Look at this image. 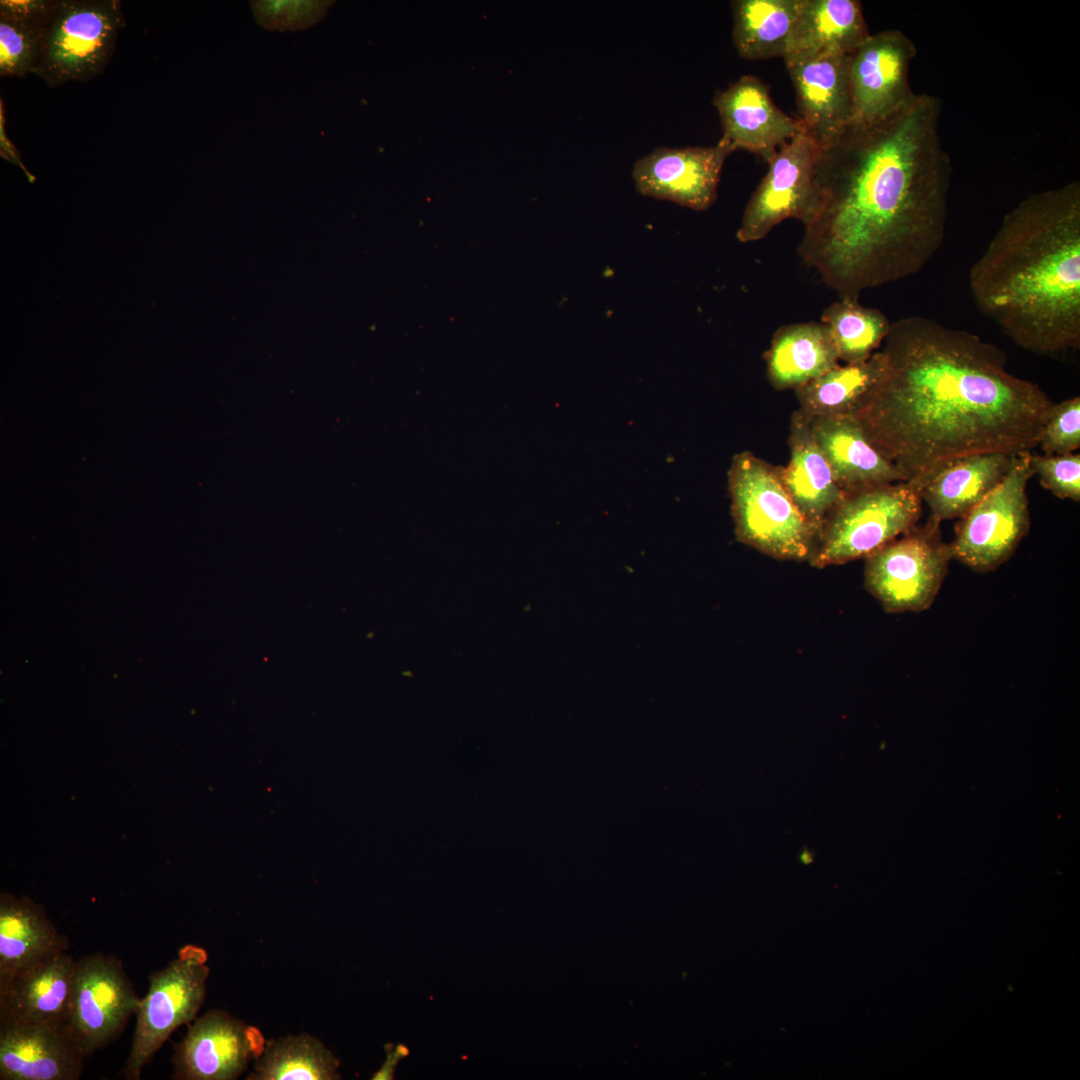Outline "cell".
<instances>
[{"label":"cell","mask_w":1080,"mask_h":1080,"mask_svg":"<svg viewBox=\"0 0 1080 1080\" xmlns=\"http://www.w3.org/2000/svg\"><path fill=\"white\" fill-rule=\"evenodd\" d=\"M59 0H1L0 18L30 26L48 27Z\"/></svg>","instance_id":"obj_33"},{"label":"cell","mask_w":1080,"mask_h":1080,"mask_svg":"<svg viewBox=\"0 0 1080 1080\" xmlns=\"http://www.w3.org/2000/svg\"><path fill=\"white\" fill-rule=\"evenodd\" d=\"M821 323L833 340L839 360L845 363L870 358L883 344L891 327L880 310L849 298H840L825 308Z\"/></svg>","instance_id":"obj_28"},{"label":"cell","mask_w":1080,"mask_h":1080,"mask_svg":"<svg viewBox=\"0 0 1080 1080\" xmlns=\"http://www.w3.org/2000/svg\"><path fill=\"white\" fill-rule=\"evenodd\" d=\"M880 350L858 363L837 365L797 388L799 411L813 416H853L866 401L881 376Z\"/></svg>","instance_id":"obj_25"},{"label":"cell","mask_w":1080,"mask_h":1080,"mask_svg":"<svg viewBox=\"0 0 1080 1080\" xmlns=\"http://www.w3.org/2000/svg\"><path fill=\"white\" fill-rule=\"evenodd\" d=\"M788 444L790 460L781 467L783 482L802 514L820 530L845 493L813 436L809 418L799 410L791 418Z\"/></svg>","instance_id":"obj_21"},{"label":"cell","mask_w":1080,"mask_h":1080,"mask_svg":"<svg viewBox=\"0 0 1080 1080\" xmlns=\"http://www.w3.org/2000/svg\"><path fill=\"white\" fill-rule=\"evenodd\" d=\"M712 102L721 121V140L733 151L743 149L766 162L802 129L800 120L780 110L768 87L752 75L717 91Z\"/></svg>","instance_id":"obj_15"},{"label":"cell","mask_w":1080,"mask_h":1080,"mask_svg":"<svg viewBox=\"0 0 1080 1080\" xmlns=\"http://www.w3.org/2000/svg\"><path fill=\"white\" fill-rule=\"evenodd\" d=\"M340 1063L318 1039L301 1034L267 1044L257 1058L252 1080H335Z\"/></svg>","instance_id":"obj_27"},{"label":"cell","mask_w":1080,"mask_h":1080,"mask_svg":"<svg viewBox=\"0 0 1080 1080\" xmlns=\"http://www.w3.org/2000/svg\"><path fill=\"white\" fill-rule=\"evenodd\" d=\"M800 0H735L733 42L746 60L784 57Z\"/></svg>","instance_id":"obj_26"},{"label":"cell","mask_w":1080,"mask_h":1080,"mask_svg":"<svg viewBox=\"0 0 1080 1080\" xmlns=\"http://www.w3.org/2000/svg\"><path fill=\"white\" fill-rule=\"evenodd\" d=\"M140 997L122 962L96 952L76 961L65 1024L86 1056L115 1041Z\"/></svg>","instance_id":"obj_10"},{"label":"cell","mask_w":1080,"mask_h":1080,"mask_svg":"<svg viewBox=\"0 0 1080 1080\" xmlns=\"http://www.w3.org/2000/svg\"><path fill=\"white\" fill-rule=\"evenodd\" d=\"M1044 455L1072 453L1080 447V398L1054 403L1038 441Z\"/></svg>","instance_id":"obj_31"},{"label":"cell","mask_w":1080,"mask_h":1080,"mask_svg":"<svg viewBox=\"0 0 1080 1080\" xmlns=\"http://www.w3.org/2000/svg\"><path fill=\"white\" fill-rule=\"evenodd\" d=\"M820 148L803 128L768 163V171L746 204L736 237L765 238L786 219L803 221L809 209Z\"/></svg>","instance_id":"obj_12"},{"label":"cell","mask_w":1080,"mask_h":1080,"mask_svg":"<svg viewBox=\"0 0 1080 1080\" xmlns=\"http://www.w3.org/2000/svg\"><path fill=\"white\" fill-rule=\"evenodd\" d=\"M1017 454L1001 452L959 458L933 474L921 488L931 519L962 517L1004 478Z\"/></svg>","instance_id":"obj_23"},{"label":"cell","mask_w":1080,"mask_h":1080,"mask_svg":"<svg viewBox=\"0 0 1080 1080\" xmlns=\"http://www.w3.org/2000/svg\"><path fill=\"white\" fill-rule=\"evenodd\" d=\"M941 112L938 97L916 94L820 149L798 253L840 298L915 275L940 249L952 172Z\"/></svg>","instance_id":"obj_1"},{"label":"cell","mask_w":1080,"mask_h":1080,"mask_svg":"<svg viewBox=\"0 0 1080 1080\" xmlns=\"http://www.w3.org/2000/svg\"><path fill=\"white\" fill-rule=\"evenodd\" d=\"M808 418L813 436L845 494L905 481L898 468L872 444L853 416Z\"/></svg>","instance_id":"obj_18"},{"label":"cell","mask_w":1080,"mask_h":1080,"mask_svg":"<svg viewBox=\"0 0 1080 1080\" xmlns=\"http://www.w3.org/2000/svg\"><path fill=\"white\" fill-rule=\"evenodd\" d=\"M401 1047L402 1046H398L395 1051H389L387 1061L382 1066V1068L374 1075V1079L392 1078L394 1067L401 1057Z\"/></svg>","instance_id":"obj_34"},{"label":"cell","mask_w":1080,"mask_h":1080,"mask_svg":"<svg viewBox=\"0 0 1080 1080\" xmlns=\"http://www.w3.org/2000/svg\"><path fill=\"white\" fill-rule=\"evenodd\" d=\"M205 950L185 946L178 958L149 975L146 995L140 998L130 1053L119 1073L125 1080H139L173 1031L195 1019L206 997L209 967Z\"/></svg>","instance_id":"obj_7"},{"label":"cell","mask_w":1080,"mask_h":1080,"mask_svg":"<svg viewBox=\"0 0 1080 1080\" xmlns=\"http://www.w3.org/2000/svg\"><path fill=\"white\" fill-rule=\"evenodd\" d=\"M125 27L120 0H59L33 75L50 88L94 79L110 62Z\"/></svg>","instance_id":"obj_6"},{"label":"cell","mask_w":1080,"mask_h":1080,"mask_svg":"<svg viewBox=\"0 0 1080 1080\" xmlns=\"http://www.w3.org/2000/svg\"><path fill=\"white\" fill-rule=\"evenodd\" d=\"M732 152L721 139L710 147L656 148L635 162V187L644 196L706 210L717 198L722 168Z\"/></svg>","instance_id":"obj_14"},{"label":"cell","mask_w":1080,"mask_h":1080,"mask_svg":"<svg viewBox=\"0 0 1080 1080\" xmlns=\"http://www.w3.org/2000/svg\"><path fill=\"white\" fill-rule=\"evenodd\" d=\"M737 539L783 560L809 559L819 528L802 514L774 466L749 451L733 456L728 470Z\"/></svg>","instance_id":"obj_4"},{"label":"cell","mask_w":1080,"mask_h":1080,"mask_svg":"<svg viewBox=\"0 0 1080 1080\" xmlns=\"http://www.w3.org/2000/svg\"><path fill=\"white\" fill-rule=\"evenodd\" d=\"M922 502L921 489L907 481L846 493L822 523L811 565L866 558L915 527Z\"/></svg>","instance_id":"obj_5"},{"label":"cell","mask_w":1080,"mask_h":1080,"mask_svg":"<svg viewBox=\"0 0 1080 1080\" xmlns=\"http://www.w3.org/2000/svg\"><path fill=\"white\" fill-rule=\"evenodd\" d=\"M75 966L61 952L0 983V1022L65 1023Z\"/></svg>","instance_id":"obj_19"},{"label":"cell","mask_w":1080,"mask_h":1080,"mask_svg":"<svg viewBox=\"0 0 1080 1080\" xmlns=\"http://www.w3.org/2000/svg\"><path fill=\"white\" fill-rule=\"evenodd\" d=\"M878 383L853 417L872 444L920 489L974 454L1031 452L1054 404L1007 370L1002 350L932 318L891 323Z\"/></svg>","instance_id":"obj_2"},{"label":"cell","mask_w":1080,"mask_h":1080,"mask_svg":"<svg viewBox=\"0 0 1080 1080\" xmlns=\"http://www.w3.org/2000/svg\"><path fill=\"white\" fill-rule=\"evenodd\" d=\"M798 859L803 865H810L814 861V853L810 849L804 848L800 851Z\"/></svg>","instance_id":"obj_35"},{"label":"cell","mask_w":1080,"mask_h":1080,"mask_svg":"<svg viewBox=\"0 0 1080 1080\" xmlns=\"http://www.w3.org/2000/svg\"><path fill=\"white\" fill-rule=\"evenodd\" d=\"M765 357L769 382L777 390H796L839 365L827 328L813 321L779 328Z\"/></svg>","instance_id":"obj_24"},{"label":"cell","mask_w":1080,"mask_h":1080,"mask_svg":"<svg viewBox=\"0 0 1080 1080\" xmlns=\"http://www.w3.org/2000/svg\"><path fill=\"white\" fill-rule=\"evenodd\" d=\"M1030 466L1043 488L1061 499L1080 501V455L1030 456Z\"/></svg>","instance_id":"obj_32"},{"label":"cell","mask_w":1080,"mask_h":1080,"mask_svg":"<svg viewBox=\"0 0 1080 1080\" xmlns=\"http://www.w3.org/2000/svg\"><path fill=\"white\" fill-rule=\"evenodd\" d=\"M1030 456L1017 454L1001 482L961 517L949 544L953 558L977 572H989L1011 557L1030 526Z\"/></svg>","instance_id":"obj_9"},{"label":"cell","mask_w":1080,"mask_h":1080,"mask_svg":"<svg viewBox=\"0 0 1080 1080\" xmlns=\"http://www.w3.org/2000/svg\"><path fill=\"white\" fill-rule=\"evenodd\" d=\"M870 32L857 0H800L785 65L824 53L850 55Z\"/></svg>","instance_id":"obj_20"},{"label":"cell","mask_w":1080,"mask_h":1080,"mask_svg":"<svg viewBox=\"0 0 1080 1080\" xmlns=\"http://www.w3.org/2000/svg\"><path fill=\"white\" fill-rule=\"evenodd\" d=\"M332 1L258 0L251 1L256 22L269 31H298L321 21Z\"/></svg>","instance_id":"obj_30"},{"label":"cell","mask_w":1080,"mask_h":1080,"mask_svg":"<svg viewBox=\"0 0 1080 1080\" xmlns=\"http://www.w3.org/2000/svg\"><path fill=\"white\" fill-rule=\"evenodd\" d=\"M848 56L824 53L786 65L796 93L798 118L820 149L850 125Z\"/></svg>","instance_id":"obj_17"},{"label":"cell","mask_w":1080,"mask_h":1080,"mask_svg":"<svg viewBox=\"0 0 1080 1080\" xmlns=\"http://www.w3.org/2000/svg\"><path fill=\"white\" fill-rule=\"evenodd\" d=\"M68 938L29 897L0 895V983L52 955L66 952Z\"/></svg>","instance_id":"obj_22"},{"label":"cell","mask_w":1080,"mask_h":1080,"mask_svg":"<svg viewBox=\"0 0 1080 1080\" xmlns=\"http://www.w3.org/2000/svg\"><path fill=\"white\" fill-rule=\"evenodd\" d=\"M916 54L908 36L888 29L870 34L848 56L852 124L885 119L914 98L909 70Z\"/></svg>","instance_id":"obj_11"},{"label":"cell","mask_w":1080,"mask_h":1080,"mask_svg":"<svg viewBox=\"0 0 1080 1080\" xmlns=\"http://www.w3.org/2000/svg\"><path fill=\"white\" fill-rule=\"evenodd\" d=\"M47 27L0 18V76L26 78L34 74Z\"/></svg>","instance_id":"obj_29"},{"label":"cell","mask_w":1080,"mask_h":1080,"mask_svg":"<svg viewBox=\"0 0 1080 1080\" xmlns=\"http://www.w3.org/2000/svg\"><path fill=\"white\" fill-rule=\"evenodd\" d=\"M939 522L915 526L865 559V586L889 613L928 609L952 559Z\"/></svg>","instance_id":"obj_8"},{"label":"cell","mask_w":1080,"mask_h":1080,"mask_svg":"<svg viewBox=\"0 0 1080 1080\" xmlns=\"http://www.w3.org/2000/svg\"><path fill=\"white\" fill-rule=\"evenodd\" d=\"M86 1057L65 1023L0 1022L1 1080H78Z\"/></svg>","instance_id":"obj_16"},{"label":"cell","mask_w":1080,"mask_h":1080,"mask_svg":"<svg viewBox=\"0 0 1080 1080\" xmlns=\"http://www.w3.org/2000/svg\"><path fill=\"white\" fill-rule=\"evenodd\" d=\"M978 309L1018 347L1080 348V183L1029 195L1008 212L969 272Z\"/></svg>","instance_id":"obj_3"},{"label":"cell","mask_w":1080,"mask_h":1080,"mask_svg":"<svg viewBox=\"0 0 1080 1080\" xmlns=\"http://www.w3.org/2000/svg\"><path fill=\"white\" fill-rule=\"evenodd\" d=\"M264 1051L261 1032L222 1010L195 1019L174 1045L172 1079L232 1080Z\"/></svg>","instance_id":"obj_13"}]
</instances>
